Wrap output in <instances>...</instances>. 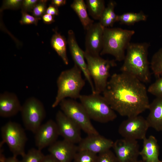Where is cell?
<instances>
[{
  "mask_svg": "<svg viewBox=\"0 0 162 162\" xmlns=\"http://www.w3.org/2000/svg\"><path fill=\"white\" fill-rule=\"evenodd\" d=\"M22 17L20 21L21 25L34 24L37 26L39 20L41 18H36L27 12H21Z\"/></svg>",
  "mask_w": 162,
  "mask_h": 162,
  "instance_id": "33",
  "label": "cell"
},
{
  "mask_svg": "<svg viewBox=\"0 0 162 162\" xmlns=\"http://www.w3.org/2000/svg\"><path fill=\"white\" fill-rule=\"evenodd\" d=\"M40 162H60L50 154L45 155Z\"/></svg>",
  "mask_w": 162,
  "mask_h": 162,
  "instance_id": "37",
  "label": "cell"
},
{
  "mask_svg": "<svg viewBox=\"0 0 162 162\" xmlns=\"http://www.w3.org/2000/svg\"><path fill=\"white\" fill-rule=\"evenodd\" d=\"M79 99L91 119L105 123L116 118L115 112L100 94L92 93L89 95H81Z\"/></svg>",
  "mask_w": 162,
  "mask_h": 162,
  "instance_id": "5",
  "label": "cell"
},
{
  "mask_svg": "<svg viewBox=\"0 0 162 162\" xmlns=\"http://www.w3.org/2000/svg\"><path fill=\"white\" fill-rule=\"evenodd\" d=\"M149 128L146 119L139 115L127 118L120 124L118 129L123 138L137 140L146 137Z\"/></svg>",
  "mask_w": 162,
  "mask_h": 162,
  "instance_id": "10",
  "label": "cell"
},
{
  "mask_svg": "<svg viewBox=\"0 0 162 162\" xmlns=\"http://www.w3.org/2000/svg\"><path fill=\"white\" fill-rule=\"evenodd\" d=\"M82 73L80 68L75 64L71 68L61 73L57 80L58 91L52 105V108L58 106L66 98L75 100L79 99L80 92L85 84Z\"/></svg>",
  "mask_w": 162,
  "mask_h": 162,
  "instance_id": "3",
  "label": "cell"
},
{
  "mask_svg": "<svg viewBox=\"0 0 162 162\" xmlns=\"http://www.w3.org/2000/svg\"><path fill=\"white\" fill-rule=\"evenodd\" d=\"M116 5L115 1H110L104 9L99 20V22L104 28L112 27L117 21V15L114 11Z\"/></svg>",
  "mask_w": 162,
  "mask_h": 162,
  "instance_id": "23",
  "label": "cell"
},
{
  "mask_svg": "<svg viewBox=\"0 0 162 162\" xmlns=\"http://www.w3.org/2000/svg\"><path fill=\"white\" fill-rule=\"evenodd\" d=\"M149 113L146 119L149 127L162 131V97H156L150 103Z\"/></svg>",
  "mask_w": 162,
  "mask_h": 162,
  "instance_id": "19",
  "label": "cell"
},
{
  "mask_svg": "<svg viewBox=\"0 0 162 162\" xmlns=\"http://www.w3.org/2000/svg\"><path fill=\"white\" fill-rule=\"evenodd\" d=\"M150 44L147 42L130 43L126 50L122 72L132 75L143 83L150 81V65L148 59Z\"/></svg>",
  "mask_w": 162,
  "mask_h": 162,
  "instance_id": "2",
  "label": "cell"
},
{
  "mask_svg": "<svg viewBox=\"0 0 162 162\" xmlns=\"http://www.w3.org/2000/svg\"><path fill=\"white\" fill-rule=\"evenodd\" d=\"M23 0H5L3 3L0 11L6 9L16 10L21 7Z\"/></svg>",
  "mask_w": 162,
  "mask_h": 162,
  "instance_id": "32",
  "label": "cell"
},
{
  "mask_svg": "<svg viewBox=\"0 0 162 162\" xmlns=\"http://www.w3.org/2000/svg\"><path fill=\"white\" fill-rule=\"evenodd\" d=\"M20 112L26 129L34 134L42 124L45 117L46 111L43 104L38 99L30 97L22 105Z\"/></svg>",
  "mask_w": 162,
  "mask_h": 162,
  "instance_id": "9",
  "label": "cell"
},
{
  "mask_svg": "<svg viewBox=\"0 0 162 162\" xmlns=\"http://www.w3.org/2000/svg\"><path fill=\"white\" fill-rule=\"evenodd\" d=\"M135 33L134 30L104 28L103 46L100 55L110 54L116 61H123L126 49Z\"/></svg>",
  "mask_w": 162,
  "mask_h": 162,
  "instance_id": "4",
  "label": "cell"
},
{
  "mask_svg": "<svg viewBox=\"0 0 162 162\" xmlns=\"http://www.w3.org/2000/svg\"><path fill=\"white\" fill-rule=\"evenodd\" d=\"M144 83L124 73L113 74L103 92L112 108L127 118L139 115L148 109L149 102Z\"/></svg>",
  "mask_w": 162,
  "mask_h": 162,
  "instance_id": "1",
  "label": "cell"
},
{
  "mask_svg": "<svg viewBox=\"0 0 162 162\" xmlns=\"http://www.w3.org/2000/svg\"><path fill=\"white\" fill-rule=\"evenodd\" d=\"M42 17L44 23L46 24H51L55 21L54 16L46 13Z\"/></svg>",
  "mask_w": 162,
  "mask_h": 162,
  "instance_id": "36",
  "label": "cell"
},
{
  "mask_svg": "<svg viewBox=\"0 0 162 162\" xmlns=\"http://www.w3.org/2000/svg\"><path fill=\"white\" fill-rule=\"evenodd\" d=\"M34 134L35 145L41 150L57 141L59 135L56 121L52 119L42 124Z\"/></svg>",
  "mask_w": 162,
  "mask_h": 162,
  "instance_id": "13",
  "label": "cell"
},
{
  "mask_svg": "<svg viewBox=\"0 0 162 162\" xmlns=\"http://www.w3.org/2000/svg\"><path fill=\"white\" fill-rule=\"evenodd\" d=\"M38 1V0H23L21 7V12H32Z\"/></svg>",
  "mask_w": 162,
  "mask_h": 162,
  "instance_id": "34",
  "label": "cell"
},
{
  "mask_svg": "<svg viewBox=\"0 0 162 162\" xmlns=\"http://www.w3.org/2000/svg\"><path fill=\"white\" fill-rule=\"evenodd\" d=\"M147 18V16L142 11L138 13L127 12L117 15V21L122 24L130 25L139 22L146 21Z\"/></svg>",
  "mask_w": 162,
  "mask_h": 162,
  "instance_id": "24",
  "label": "cell"
},
{
  "mask_svg": "<svg viewBox=\"0 0 162 162\" xmlns=\"http://www.w3.org/2000/svg\"><path fill=\"white\" fill-rule=\"evenodd\" d=\"M46 13L54 16L59 14L58 8L52 4H50L47 8Z\"/></svg>",
  "mask_w": 162,
  "mask_h": 162,
  "instance_id": "35",
  "label": "cell"
},
{
  "mask_svg": "<svg viewBox=\"0 0 162 162\" xmlns=\"http://www.w3.org/2000/svg\"><path fill=\"white\" fill-rule=\"evenodd\" d=\"M86 5L89 14L94 19L99 20L105 8L103 0H87Z\"/></svg>",
  "mask_w": 162,
  "mask_h": 162,
  "instance_id": "25",
  "label": "cell"
},
{
  "mask_svg": "<svg viewBox=\"0 0 162 162\" xmlns=\"http://www.w3.org/2000/svg\"><path fill=\"white\" fill-rule=\"evenodd\" d=\"M61 110L88 135L99 134L91 119L80 103L75 100L65 99L59 104Z\"/></svg>",
  "mask_w": 162,
  "mask_h": 162,
  "instance_id": "8",
  "label": "cell"
},
{
  "mask_svg": "<svg viewBox=\"0 0 162 162\" xmlns=\"http://www.w3.org/2000/svg\"><path fill=\"white\" fill-rule=\"evenodd\" d=\"M67 43L74 64L77 65L81 70L86 80L89 84L92 93H94V83L90 75L87 64L85 62L84 51L79 46L74 32L72 30H69L68 31Z\"/></svg>",
  "mask_w": 162,
  "mask_h": 162,
  "instance_id": "14",
  "label": "cell"
},
{
  "mask_svg": "<svg viewBox=\"0 0 162 162\" xmlns=\"http://www.w3.org/2000/svg\"><path fill=\"white\" fill-rule=\"evenodd\" d=\"M98 155L86 151H78L76 154L73 162H97Z\"/></svg>",
  "mask_w": 162,
  "mask_h": 162,
  "instance_id": "28",
  "label": "cell"
},
{
  "mask_svg": "<svg viewBox=\"0 0 162 162\" xmlns=\"http://www.w3.org/2000/svg\"><path fill=\"white\" fill-rule=\"evenodd\" d=\"M3 162H21V161L18 160L16 157H12L6 158Z\"/></svg>",
  "mask_w": 162,
  "mask_h": 162,
  "instance_id": "39",
  "label": "cell"
},
{
  "mask_svg": "<svg viewBox=\"0 0 162 162\" xmlns=\"http://www.w3.org/2000/svg\"><path fill=\"white\" fill-rule=\"evenodd\" d=\"M45 155L41 150L32 148L22 156L21 162H40Z\"/></svg>",
  "mask_w": 162,
  "mask_h": 162,
  "instance_id": "27",
  "label": "cell"
},
{
  "mask_svg": "<svg viewBox=\"0 0 162 162\" xmlns=\"http://www.w3.org/2000/svg\"><path fill=\"white\" fill-rule=\"evenodd\" d=\"M134 162H144L142 160H136Z\"/></svg>",
  "mask_w": 162,
  "mask_h": 162,
  "instance_id": "40",
  "label": "cell"
},
{
  "mask_svg": "<svg viewBox=\"0 0 162 162\" xmlns=\"http://www.w3.org/2000/svg\"><path fill=\"white\" fill-rule=\"evenodd\" d=\"M51 40L52 47L61 58L66 65L68 64V60L67 54V42L64 37L54 30Z\"/></svg>",
  "mask_w": 162,
  "mask_h": 162,
  "instance_id": "21",
  "label": "cell"
},
{
  "mask_svg": "<svg viewBox=\"0 0 162 162\" xmlns=\"http://www.w3.org/2000/svg\"><path fill=\"white\" fill-rule=\"evenodd\" d=\"M56 123L59 135L63 139L74 144H79L82 139L81 130L79 126L59 110L56 116Z\"/></svg>",
  "mask_w": 162,
  "mask_h": 162,
  "instance_id": "11",
  "label": "cell"
},
{
  "mask_svg": "<svg viewBox=\"0 0 162 162\" xmlns=\"http://www.w3.org/2000/svg\"><path fill=\"white\" fill-rule=\"evenodd\" d=\"M142 148L140 155L144 162H160L159 159V147L155 137L151 135L143 140Z\"/></svg>",
  "mask_w": 162,
  "mask_h": 162,
  "instance_id": "20",
  "label": "cell"
},
{
  "mask_svg": "<svg viewBox=\"0 0 162 162\" xmlns=\"http://www.w3.org/2000/svg\"><path fill=\"white\" fill-rule=\"evenodd\" d=\"M66 2L65 0H52L51 4L58 8L65 4Z\"/></svg>",
  "mask_w": 162,
  "mask_h": 162,
  "instance_id": "38",
  "label": "cell"
},
{
  "mask_svg": "<svg viewBox=\"0 0 162 162\" xmlns=\"http://www.w3.org/2000/svg\"><path fill=\"white\" fill-rule=\"evenodd\" d=\"M150 68L156 76L159 78L162 76V47L153 55Z\"/></svg>",
  "mask_w": 162,
  "mask_h": 162,
  "instance_id": "26",
  "label": "cell"
},
{
  "mask_svg": "<svg viewBox=\"0 0 162 162\" xmlns=\"http://www.w3.org/2000/svg\"><path fill=\"white\" fill-rule=\"evenodd\" d=\"M114 142L99 134L88 135L82 139L77 145L78 151H88L96 154H99L110 149Z\"/></svg>",
  "mask_w": 162,
  "mask_h": 162,
  "instance_id": "16",
  "label": "cell"
},
{
  "mask_svg": "<svg viewBox=\"0 0 162 162\" xmlns=\"http://www.w3.org/2000/svg\"><path fill=\"white\" fill-rule=\"evenodd\" d=\"M22 106L14 93L6 92L0 95V116L3 118L13 116L20 112Z\"/></svg>",
  "mask_w": 162,
  "mask_h": 162,
  "instance_id": "18",
  "label": "cell"
},
{
  "mask_svg": "<svg viewBox=\"0 0 162 162\" xmlns=\"http://www.w3.org/2000/svg\"><path fill=\"white\" fill-rule=\"evenodd\" d=\"M147 91L156 97H162V76L150 85Z\"/></svg>",
  "mask_w": 162,
  "mask_h": 162,
  "instance_id": "29",
  "label": "cell"
},
{
  "mask_svg": "<svg viewBox=\"0 0 162 162\" xmlns=\"http://www.w3.org/2000/svg\"><path fill=\"white\" fill-rule=\"evenodd\" d=\"M48 151L60 162H71L78 152L77 146L63 139L56 141L49 147Z\"/></svg>",
  "mask_w": 162,
  "mask_h": 162,
  "instance_id": "17",
  "label": "cell"
},
{
  "mask_svg": "<svg viewBox=\"0 0 162 162\" xmlns=\"http://www.w3.org/2000/svg\"><path fill=\"white\" fill-rule=\"evenodd\" d=\"M97 162H118L116 156L110 149L98 154Z\"/></svg>",
  "mask_w": 162,
  "mask_h": 162,
  "instance_id": "31",
  "label": "cell"
},
{
  "mask_svg": "<svg viewBox=\"0 0 162 162\" xmlns=\"http://www.w3.org/2000/svg\"><path fill=\"white\" fill-rule=\"evenodd\" d=\"M104 28L99 22L94 23L86 30L85 52L93 56H99L102 48Z\"/></svg>",
  "mask_w": 162,
  "mask_h": 162,
  "instance_id": "15",
  "label": "cell"
},
{
  "mask_svg": "<svg viewBox=\"0 0 162 162\" xmlns=\"http://www.w3.org/2000/svg\"><path fill=\"white\" fill-rule=\"evenodd\" d=\"M70 7L78 15L85 30H86L94 23V21L88 15L86 5L84 0H74Z\"/></svg>",
  "mask_w": 162,
  "mask_h": 162,
  "instance_id": "22",
  "label": "cell"
},
{
  "mask_svg": "<svg viewBox=\"0 0 162 162\" xmlns=\"http://www.w3.org/2000/svg\"><path fill=\"white\" fill-rule=\"evenodd\" d=\"M47 2V1L46 0H39L32 12L34 16L41 18L46 13Z\"/></svg>",
  "mask_w": 162,
  "mask_h": 162,
  "instance_id": "30",
  "label": "cell"
},
{
  "mask_svg": "<svg viewBox=\"0 0 162 162\" xmlns=\"http://www.w3.org/2000/svg\"><path fill=\"white\" fill-rule=\"evenodd\" d=\"M2 141L8 145L13 156H22L25 152V147L27 138L25 130L19 124L9 121L3 125L1 129Z\"/></svg>",
  "mask_w": 162,
  "mask_h": 162,
  "instance_id": "7",
  "label": "cell"
},
{
  "mask_svg": "<svg viewBox=\"0 0 162 162\" xmlns=\"http://www.w3.org/2000/svg\"><path fill=\"white\" fill-rule=\"evenodd\" d=\"M84 55L90 75L93 80L94 93L100 94L106 86L110 70L116 63L113 60L105 59L85 51Z\"/></svg>",
  "mask_w": 162,
  "mask_h": 162,
  "instance_id": "6",
  "label": "cell"
},
{
  "mask_svg": "<svg viewBox=\"0 0 162 162\" xmlns=\"http://www.w3.org/2000/svg\"><path fill=\"white\" fill-rule=\"evenodd\" d=\"M118 162H134L140 155L137 140L123 138L114 142L112 147Z\"/></svg>",
  "mask_w": 162,
  "mask_h": 162,
  "instance_id": "12",
  "label": "cell"
},
{
  "mask_svg": "<svg viewBox=\"0 0 162 162\" xmlns=\"http://www.w3.org/2000/svg\"><path fill=\"white\" fill-rule=\"evenodd\" d=\"M160 162H162V160L161 161H160Z\"/></svg>",
  "mask_w": 162,
  "mask_h": 162,
  "instance_id": "41",
  "label": "cell"
}]
</instances>
